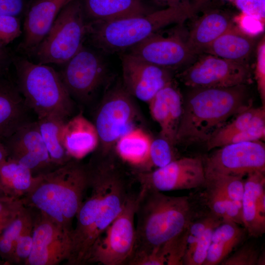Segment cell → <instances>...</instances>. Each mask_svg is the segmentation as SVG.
Returning a JSON list of instances; mask_svg holds the SVG:
<instances>
[{"mask_svg":"<svg viewBox=\"0 0 265 265\" xmlns=\"http://www.w3.org/2000/svg\"><path fill=\"white\" fill-rule=\"evenodd\" d=\"M59 74L70 95L85 103L92 98L106 79L108 68L103 56L85 46L62 64Z\"/></svg>","mask_w":265,"mask_h":265,"instance_id":"cell-10","label":"cell"},{"mask_svg":"<svg viewBox=\"0 0 265 265\" xmlns=\"http://www.w3.org/2000/svg\"><path fill=\"white\" fill-rule=\"evenodd\" d=\"M24 206H21L0 215V234L15 219Z\"/></svg>","mask_w":265,"mask_h":265,"instance_id":"cell-45","label":"cell"},{"mask_svg":"<svg viewBox=\"0 0 265 265\" xmlns=\"http://www.w3.org/2000/svg\"><path fill=\"white\" fill-rule=\"evenodd\" d=\"M265 125L254 126L234 134L226 138L221 146L227 144L265 139Z\"/></svg>","mask_w":265,"mask_h":265,"instance_id":"cell-40","label":"cell"},{"mask_svg":"<svg viewBox=\"0 0 265 265\" xmlns=\"http://www.w3.org/2000/svg\"><path fill=\"white\" fill-rule=\"evenodd\" d=\"M62 138L67 154L72 159H80L95 151L99 145V137L94 123L82 112L64 124Z\"/></svg>","mask_w":265,"mask_h":265,"instance_id":"cell-21","label":"cell"},{"mask_svg":"<svg viewBox=\"0 0 265 265\" xmlns=\"http://www.w3.org/2000/svg\"><path fill=\"white\" fill-rule=\"evenodd\" d=\"M87 23L106 22L144 15L153 11L143 0H80Z\"/></svg>","mask_w":265,"mask_h":265,"instance_id":"cell-22","label":"cell"},{"mask_svg":"<svg viewBox=\"0 0 265 265\" xmlns=\"http://www.w3.org/2000/svg\"><path fill=\"white\" fill-rule=\"evenodd\" d=\"M173 147L166 140L161 137L153 139L150 150L149 165L159 168L175 159Z\"/></svg>","mask_w":265,"mask_h":265,"instance_id":"cell-36","label":"cell"},{"mask_svg":"<svg viewBox=\"0 0 265 265\" xmlns=\"http://www.w3.org/2000/svg\"><path fill=\"white\" fill-rule=\"evenodd\" d=\"M261 254L259 249L252 242H248L240 247L232 255L221 263L222 265H258Z\"/></svg>","mask_w":265,"mask_h":265,"instance_id":"cell-35","label":"cell"},{"mask_svg":"<svg viewBox=\"0 0 265 265\" xmlns=\"http://www.w3.org/2000/svg\"><path fill=\"white\" fill-rule=\"evenodd\" d=\"M183 100L172 82L160 89L148 103L152 118L159 126L160 137L173 147L176 144Z\"/></svg>","mask_w":265,"mask_h":265,"instance_id":"cell-20","label":"cell"},{"mask_svg":"<svg viewBox=\"0 0 265 265\" xmlns=\"http://www.w3.org/2000/svg\"><path fill=\"white\" fill-rule=\"evenodd\" d=\"M72 0H30L25 13L23 38L16 51L30 57L61 9Z\"/></svg>","mask_w":265,"mask_h":265,"instance_id":"cell-18","label":"cell"},{"mask_svg":"<svg viewBox=\"0 0 265 265\" xmlns=\"http://www.w3.org/2000/svg\"><path fill=\"white\" fill-rule=\"evenodd\" d=\"M188 228L162 246L166 265H183V259L187 248Z\"/></svg>","mask_w":265,"mask_h":265,"instance_id":"cell-33","label":"cell"},{"mask_svg":"<svg viewBox=\"0 0 265 265\" xmlns=\"http://www.w3.org/2000/svg\"><path fill=\"white\" fill-rule=\"evenodd\" d=\"M216 227H212L207 229L194 246L186 252L183 259V265H203L211 244L213 230Z\"/></svg>","mask_w":265,"mask_h":265,"instance_id":"cell-34","label":"cell"},{"mask_svg":"<svg viewBox=\"0 0 265 265\" xmlns=\"http://www.w3.org/2000/svg\"><path fill=\"white\" fill-rule=\"evenodd\" d=\"M247 85L192 88L183 100L177 143H206L232 117L252 106Z\"/></svg>","mask_w":265,"mask_h":265,"instance_id":"cell-1","label":"cell"},{"mask_svg":"<svg viewBox=\"0 0 265 265\" xmlns=\"http://www.w3.org/2000/svg\"><path fill=\"white\" fill-rule=\"evenodd\" d=\"M193 215L188 196H171L140 187L135 209V241L129 259L163 246L186 229Z\"/></svg>","mask_w":265,"mask_h":265,"instance_id":"cell-3","label":"cell"},{"mask_svg":"<svg viewBox=\"0 0 265 265\" xmlns=\"http://www.w3.org/2000/svg\"><path fill=\"white\" fill-rule=\"evenodd\" d=\"M205 173L244 176L265 172V146L261 141L227 144L205 160Z\"/></svg>","mask_w":265,"mask_h":265,"instance_id":"cell-13","label":"cell"},{"mask_svg":"<svg viewBox=\"0 0 265 265\" xmlns=\"http://www.w3.org/2000/svg\"><path fill=\"white\" fill-rule=\"evenodd\" d=\"M247 177L241 201L242 223L250 236L259 237L265 231L258 220L257 213V197L265 188V172L257 171L248 174Z\"/></svg>","mask_w":265,"mask_h":265,"instance_id":"cell-27","label":"cell"},{"mask_svg":"<svg viewBox=\"0 0 265 265\" xmlns=\"http://www.w3.org/2000/svg\"><path fill=\"white\" fill-rule=\"evenodd\" d=\"M29 192L21 199L72 232V223L89 188L87 164L71 159L46 173L35 176Z\"/></svg>","mask_w":265,"mask_h":265,"instance_id":"cell-2","label":"cell"},{"mask_svg":"<svg viewBox=\"0 0 265 265\" xmlns=\"http://www.w3.org/2000/svg\"><path fill=\"white\" fill-rule=\"evenodd\" d=\"M255 41L248 34L233 26L223 33L203 52L237 63L247 64Z\"/></svg>","mask_w":265,"mask_h":265,"instance_id":"cell-24","label":"cell"},{"mask_svg":"<svg viewBox=\"0 0 265 265\" xmlns=\"http://www.w3.org/2000/svg\"><path fill=\"white\" fill-rule=\"evenodd\" d=\"M235 119L222 127L206 143L208 150L220 147L228 137L249 127L265 125V106L250 107L236 116Z\"/></svg>","mask_w":265,"mask_h":265,"instance_id":"cell-30","label":"cell"},{"mask_svg":"<svg viewBox=\"0 0 265 265\" xmlns=\"http://www.w3.org/2000/svg\"><path fill=\"white\" fill-rule=\"evenodd\" d=\"M33 217L25 225L16 244L13 264H25L31 252L32 246Z\"/></svg>","mask_w":265,"mask_h":265,"instance_id":"cell-37","label":"cell"},{"mask_svg":"<svg viewBox=\"0 0 265 265\" xmlns=\"http://www.w3.org/2000/svg\"><path fill=\"white\" fill-rule=\"evenodd\" d=\"M140 187L159 191L189 189L205 185L203 159L200 157L175 159L164 166L135 174Z\"/></svg>","mask_w":265,"mask_h":265,"instance_id":"cell-12","label":"cell"},{"mask_svg":"<svg viewBox=\"0 0 265 265\" xmlns=\"http://www.w3.org/2000/svg\"><path fill=\"white\" fill-rule=\"evenodd\" d=\"M178 76L191 88L229 87L247 85L251 81L248 65L209 54L199 58Z\"/></svg>","mask_w":265,"mask_h":265,"instance_id":"cell-11","label":"cell"},{"mask_svg":"<svg viewBox=\"0 0 265 265\" xmlns=\"http://www.w3.org/2000/svg\"><path fill=\"white\" fill-rule=\"evenodd\" d=\"M25 206L15 219L0 234V258L8 264H13L15 248L26 223L32 218Z\"/></svg>","mask_w":265,"mask_h":265,"instance_id":"cell-31","label":"cell"},{"mask_svg":"<svg viewBox=\"0 0 265 265\" xmlns=\"http://www.w3.org/2000/svg\"><path fill=\"white\" fill-rule=\"evenodd\" d=\"M121 63L124 87L132 96L147 104L173 82L171 71L129 53L121 56Z\"/></svg>","mask_w":265,"mask_h":265,"instance_id":"cell-17","label":"cell"},{"mask_svg":"<svg viewBox=\"0 0 265 265\" xmlns=\"http://www.w3.org/2000/svg\"><path fill=\"white\" fill-rule=\"evenodd\" d=\"M245 229L232 221H222L213 230L204 265H216L225 260L243 239Z\"/></svg>","mask_w":265,"mask_h":265,"instance_id":"cell-25","label":"cell"},{"mask_svg":"<svg viewBox=\"0 0 265 265\" xmlns=\"http://www.w3.org/2000/svg\"><path fill=\"white\" fill-rule=\"evenodd\" d=\"M6 196L0 188V198Z\"/></svg>","mask_w":265,"mask_h":265,"instance_id":"cell-50","label":"cell"},{"mask_svg":"<svg viewBox=\"0 0 265 265\" xmlns=\"http://www.w3.org/2000/svg\"><path fill=\"white\" fill-rule=\"evenodd\" d=\"M28 3L26 0H0V16L20 17L25 14Z\"/></svg>","mask_w":265,"mask_h":265,"instance_id":"cell-43","label":"cell"},{"mask_svg":"<svg viewBox=\"0 0 265 265\" xmlns=\"http://www.w3.org/2000/svg\"><path fill=\"white\" fill-rule=\"evenodd\" d=\"M223 221L212 213L199 220H193L187 229L186 251L190 250L208 228L216 227Z\"/></svg>","mask_w":265,"mask_h":265,"instance_id":"cell-39","label":"cell"},{"mask_svg":"<svg viewBox=\"0 0 265 265\" xmlns=\"http://www.w3.org/2000/svg\"><path fill=\"white\" fill-rule=\"evenodd\" d=\"M128 50L129 53L170 71L187 64L196 55L177 32L163 35L159 31Z\"/></svg>","mask_w":265,"mask_h":265,"instance_id":"cell-16","label":"cell"},{"mask_svg":"<svg viewBox=\"0 0 265 265\" xmlns=\"http://www.w3.org/2000/svg\"><path fill=\"white\" fill-rule=\"evenodd\" d=\"M238 8L246 15L261 20L265 16V0H235Z\"/></svg>","mask_w":265,"mask_h":265,"instance_id":"cell-42","label":"cell"},{"mask_svg":"<svg viewBox=\"0 0 265 265\" xmlns=\"http://www.w3.org/2000/svg\"><path fill=\"white\" fill-rule=\"evenodd\" d=\"M29 110L9 70L0 73V139L1 141L31 121L28 116Z\"/></svg>","mask_w":265,"mask_h":265,"instance_id":"cell-19","label":"cell"},{"mask_svg":"<svg viewBox=\"0 0 265 265\" xmlns=\"http://www.w3.org/2000/svg\"><path fill=\"white\" fill-rule=\"evenodd\" d=\"M207 187L214 189L230 199L241 202L244 192L243 177L215 173H205Z\"/></svg>","mask_w":265,"mask_h":265,"instance_id":"cell-32","label":"cell"},{"mask_svg":"<svg viewBox=\"0 0 265 265\" xmlns=\"http://www.w3.org/2000/svg\"><path fill=\"white\" fill-rule=\"evenodd\" d=\"M15 80L25 101L37 118L55 116L67 121L74 108L73 99L59 73L47 64L13 54Z\"/></svg>","mask_w":265,"mask_h":265,"instance_id":"cell-5","label":"cell"},{"mask_svg":"<svg viewBox=\"0 0 265 265\" xmlns=\"http://www.w3.org/2000/svg\"><path fill=\"white\" fill-rule=\"evenodd\" d=\"M36 177L25 166L9 159L0 163V188L9 197L21 199L31 188Z\"/></svg>","mask_w":265,"mask_h":265,"instance_id":"cell-28","label":"cell"},{"mask_svg":"<svg viewBox=\"0 0 265 265\" xmlns=\"http://www.w3.org/2000/svg\"><path fill=\"white\" fill-rule=\"evenodd\" d=\"M13 53L7 47H0V73L10 70Z\"/></svg>","mask_w":265,"mask_h":265,"instance_id":"cell-46","label":"cell"},{"mask_svg":"<svg viewBox=\"0 0 265 265\" xmlns=\"http://www.w3.org/2000/svg\"><path fill=\"white\" fill-rule=\"evenodd\" d=\"M242 21L243 27L248 32L257 33L263 28L260 20L256 18L246 15Z\"/></svg>","mask_w":265,"mask_h":265,"instance_id":"cell-47","label":"cell"},{"mask_svg":"<svg viewBox=\"0 0 265 265\" xmlns=\"http://www.w3.org/2000/svg\"><path fill=\"white\" fill-rule=\"evenodd\" d=\"M227 14L212 10L203 14L193 26L186 40L187 46L196 55L203 53L216 38L232 27Z\"/></svg>","mask_w":265,"mask_h":265,"instance_id":"cell-23","label":"cell"},{"mask_svg":"<svg viewBox=\"0 0 265 265\" xmlns=\"http://www.w3.org/2000/svg\"><path fill=\"white\" fill-rule=\"evenodd\" d=\"M153 138L141 128L136 127L122 135L114 149L122 160L135 166L149 165V155Z\"/></svg>","mask_w":265,"mask_h":265,"instance_id":"cell-26","label":"cell"},{"mask_svg":"<svg viewBox=\"0 0 265 265\" xmlns=\"http://www.w3.org/2000/svg\"><path fill=\"white\" fill-rule=\"evenodd\" d=\"M143 0L144 1L145 0ZM149 0L154 1L157 3L167 5V6H168L176 4L183 1L190 0Z\"/></svg>","mask_w":265,"mask_h":265,"instance_id":"cell-48","label":"cell"},{"mask_svg":"<svg viewBox=\"0 0 265 265\" xmlns=\"http://www.w3.org/2000/svg\"><path fill=\"white\" fill-rule=\"evenodd\" d=\"M66 121L55 116H45L36 121L51 160L56 167L72 159L67 154L62 141V132Z\"/></svg>","mask_w":265,"mask_h":265,"instance_id":"cell-29","label":"cell"},{"mask_svg":"<svg viewBox=\"0 0 265 265\" xmlns=\"http://www.w3.org/2000/svg\"><path fill=\"white\" fill-rule=\"evenodd\" d=\"M6 263L0 258V265H5Z\"/></svg>","mask_w":265,"mask_h":265,"instance_id":"cell-51","label":"cell"},{"mask_svg":"<svg viewBox=\"0 0 265 265\" xmlns=\"http://www.w3.org/2000/svg\"><path fill=\"white\" fill-rule=\"evenodd\" d=\"M24 205L21 199L7 196L0 198V215L10 210Z\"/></svg>","mask_w":265,"mask_h":265,"instance_id":"cell-44","label":"cell"},{"mask_svg":"<svg viewBox=\"0 0 265 265\" xmlns=\"http://www.w3.org/2000/svg\"><path fill=\"white\" fill-rule=\"evenodd\" d=\"M137 194L131 192L121 212L94 242L85 265H126L135 241Z\"/></svg>","mask_w":265,"mask_h":265,"instance_id":"cell-8","label":"cell"},{"mask_svg":"<svg viewBox=\"0 0 265 265\" xmlns=\"http://www.w3.org/2000/svg\"><path fill=\"white\" fill-rule=\"evenodd\" d=\"M8 155L4 145L0 139V163L7 159Z\"/></svg>","mask_w":265,"mask_h":265,"instance_id":"cell-49","label":"cell"},{"mask_svg":"<svg viewBox=\"0 0 265 265\" xmlns=\"http://www.w3.org/2000/svg\"><path fill=\"white\" fill-rule=\"evenodd\" d=\"M113 159L109 157L93 159L87 164L89 188L91 193L83 200L76 218L72 233V247L68 265H84L94 243V231L99 218L101 205Z\"/></svg>","mask_w":265,"mask_h":265,"instance_id":"cell-7","label":"cell"},{"mask_svg":"<svg viewBox=\"0 0 265 265\" xmlns=\"http://www.w3.org/2000/svg\"><path fill=\"white\" fill-rule=\"evenodd\" d=\"M208 188L207 200L211 213L222 221L226 220V212L229 198L218 191Z\"/></svg>","mask_w":265,"mask_h":265,"instance_id":"cell-41","label":"cell"},{"mask_svg":"<svg viewBox=\"0 0 265 265\" xmlns=\"http://www.w3.org/2000/svg\"><path fill=\"white\" fill-rule=\"evenodd\" d=\"M87 33L80 0H72L61 9L30 57L39 64L62 65L83 47Z\"/></svg>","mask_w":265,"mask_h":265,"instance_id":"cell-6","label":"cell"},{"mask_svg":"<svg viewBox=\"0 0 265 265\" xmlns=\"http://www.w3.org/2000/svg\"><path fill=\"white\" fill-rule=\"evenodd\" d=\"M132 97L123 85L114 86L104 97L94 123L99 137L100 154H109L119 138L136 127L138 112Z\"/></svg>","mask_w":265,"mask_h":265,"instance_id":"cell-9","label":"cell"},{"mask_svg":"<svg viewBox=\"0 0 265 265\" xmlns=\"http://www.w3.org/2000/svg\"><path fill=\"white\" fill-rule=\"evenodd\" d=\"M2 142L7 158L28 168L34 176L56 168L51 160L36 121L23 125Z\"/></svg>","mask_w":265,"mask_h":265,"instance_id":"cell-15","label":"cell"},{"mask_svg":"<svg viewBox=\"0 0 265 265\" xmlns=\"http://www.w3.org/2000/svg\"><path fill=\"white\" fill-rule=\"evenodd\" d=\"M72 232L39 212L34 218L32 246L25 265H56L69 258Z\"/></svg>","mask_w":265,"mask_h":265,"instance_id":"cell-14","label":"cell"},{"mask_svg":"<svg viewBox=\"0 0 265 265\" xmlns=\"http://www.w3.org/2000/svg\"><path fill=\"white\" fill-rule=\"evenodd\" d=\"M202 3V0H187L144 15L88 23L86 39L101 51L112 53L124 52L168 26L184 22L196 13Z\"/></svg>","mask_w":265,"mask_h":265,"instance_id":"cell-4","label":"cell"},{"mask_svg":"<svg viewBox=\"0 0 265 265\" xmlns=\"http://www.w3.org/2000/svg\"><path fill=\"white\" fill-rule=\"evenodd\" d=\"M22 34L20 17L0 16V47L7 46Z\"/></svg>","mask_w":265,"mask_h":265,"instance_id":"cell-38","label":"cell"}]
</instances>
